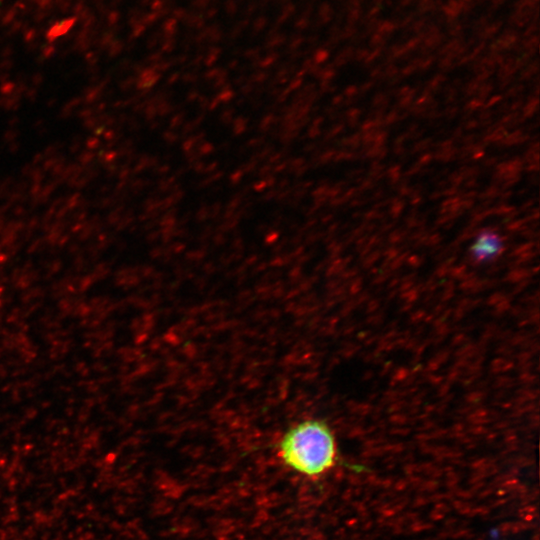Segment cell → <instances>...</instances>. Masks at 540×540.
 Wrapping results in <instances>:
<instances>
[{"label":"cell","mask_w":540,"mask_h":540,"mask_svg":"<svg viewBox=\"0 0 540 540\" xmlns=\"http://www.w3.org/2000/svg\"><path fill=\"white\" fill-rule=\"evenodd\" d=\"M278 454L291 469L303 475L318 476L336 462L335 437L324 421L307 419L284 433L278 443Z\"/></svg>","instance_id":"cell-1"},{"label":"cell","mask_w":540,"mask_h":540,"mask_svg":"<svg viewBox=\"0 0 540 540\" xmlns=\"http://www.w3.org/2000/svg\"><path fill=\"white\" fill-rule=\"evenodd\" d=\"M499 246L498 237L493 233L485 232L477 239L474 245V253L478 257H489L498 251Z\"/></svg>","instance_id":"cell-2"},{"label":"cell","mask_w":540,"mask_h":540,"mask_svg":"<svg viewBox=\"0 0 540 540\" xmlns=\"http://www.w3.org/2000/svg\"><path fill=\"white\" fill-rule=\"evenodd\" d=\"M76 18H68L61 22H57L53 25L47 33V38L49 40H54L55 38L66 34L70 28L74 25Z\"/></svg>","instance_id":"cell-3"}]
</instances>
